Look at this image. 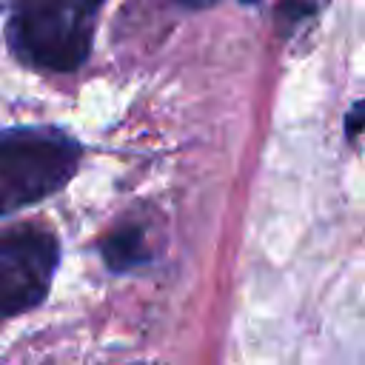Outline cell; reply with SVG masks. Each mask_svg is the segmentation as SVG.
<instances>
[{"label": "cell", "mask_w": 365, "mask_h": 365, "mask_svg": "<svg viewBox=\"0 0 365 365\" xmlns=\"http://www.w3.org/2000/svg\"><path fill=\"white\" fill-rule=\"evenodd\" d=\"M359 128H362V103H354V108H351L348 117H345V131H348V140H351V143H356Z\"/></svg>", "instance_id": "obj_5"}, {"label": "cell", "mask_w": 365, "mask_h": 365, "mask_svg": "<svg viewBox=\"0 0 365 365\" xmlns=\"http://www.w3.org/2000/svg\"><path fill=\"white\" fill-rule=\"evenodd\" d=\"M100 257L108 265V271L123 274L137 265H145L151 259V248L145 242V231L140 225H120L106 234L100 242Z\"/></svg>", "instance_id": "obj_4"}, {"label": "cell", "mask_w": 365, "mask_h": 365, "mask_svg": "<svg viewBox=\"0 0 365 365\" xmlns=\"http://www.w3.org/2000/svg\"><path fill=\"white\" fill-rule=\"evenodd\" d=\"M60 245L51 231L14 225L0 231V319L43 302L57 271Z\"/></svg>", "instance_id": "obj_3"}, {"label": "cell", "mask_w": 365, "mask_h": 365, "mask_svg": "<svg viewBox=\"0 0 365 365\" xmlns=\"http://www.w3.org/2000/svg\"><path fill=\"white\" fill-rule=\"evenodd\" d=\"M106 0H14L9 46L14 57L40 71H77L94 43Z\"/></svg>", "instance_id": "obj_1"}, {"label": "cell", "mask_w": 365, "mask_h": 365, "mask_svg": "<svg viewBox=\"0 0 365 365\" xmlns=\"http://www.w3.org/2000/svg\"><path fill=\"white\" fill-rule=\"evenodd\" d=\"M80 165L74 137L46 125L0 131V217L60 191Z\"/></svg>", "instance_id": "obj_2"}, {"label": "cell", "mask_w": 365, "mask_h": 365, "mask_svg": "<svg viewBox=\"0 0 365 365\" xmlns=\"http://www.w3.org/2000/svg\"><path fill=\"white\" fill-rule=\"evenodd\" d=\"M185 9H208V6H214L217 0H180Z\"/></svg>", "instance_id": "obj_6"}]
</instances>
